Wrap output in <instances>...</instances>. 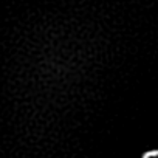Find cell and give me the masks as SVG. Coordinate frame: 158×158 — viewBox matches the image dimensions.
I'll return each mask as SVG.
<instances>
[{
  "label": "cell",
  "mask_w": 158,
  "mask_h": 158,
  "mask_svg": "<svg viewBox=\"0 0 158 158\" xmlns=\"http://www.w3.org/2000/svg\"><path fill=\"white\" fill-rule=\"evenodd\" d=\"M143 158H158V150H149L143 155Z\"/></svg>",
  "instance_id": "obj_1"
}]
</instances>
